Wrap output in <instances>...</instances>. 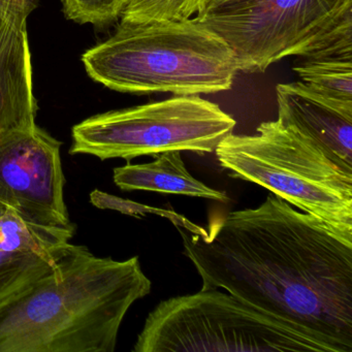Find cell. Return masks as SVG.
I'll list each match as a JSON object with an SVG mask.
<instances>
[{
	"label": "cell",
	"instance_id": "cell-1",
	"mask_svg": "<svg viewBox=\"0 0 352 352\" xmlns=\"http://www.w3.org/2000/svg\"><path fill=\"white\" fill-rule=\"evenodd\" d=\"M203 281L352 352V243L310 214L269 195L192 230L177 226Z\"/></svg>",
	"mask_w": 352,
	"mask_h": 352
},
{
	"label": "cell",
	"instance_id": "cell-2",
	"mask_svg": "<svg viewBox=\"0 0 352 352\" xmlns=\"http://www.w3.org/2000/svg\"><path fill=\"white\" fill-rule=\"evenodd\" d=\"M139 256L72 244L54 270L0 302V352H113L125 315L151 292Z\"/></svg>",
	"mask_w": 352,
	"mask_h": 352
},
{
	"label": "cell",
	"instance_id": "cell-3",
	"mask_svg": "<svg viewBox=\"0 0 352 352\" xmlns=\"http://www.w3.org/2000/svg\"><path fill=\"white\" fill-rule=\"evenodd\" d=\"M98 83L123 94L201 96L226 91L239 73L230 47L199 20L123 23L86 51Z\"/></svg>",
	"mask_w": 352,
	"mask_h": 352
},
{
	"label": "cell",
	"instance_id": "cell-4",
	"mask_svg": "<svg viewBox=\"0 0 352 352\" xmlns=\"http://www.w3.org/2000/svg\"><path fill=\"white\" fill-rule=\"evenodd\" d=\"M215 153L230 176L267 189L352 243V172L296 127L267 121L253 135L230 133Z\"/></svg>",
	"mask_w": 352,
	"mask_h": 352
},
{
	"label": "cell",
	"instance_id": "cell-5",
	"mask_svg": "<svg viewBox=\"0 0 352 352\" xmlns=\"http://www.w3.org/2000/svg\"><path fill=\"white\" fill-rule=\"evenodd\" d=\"M195 19L223 38L243 73L288 56H352V0H236Z\"/></svg>",
	"mask_w": 352,
	"mask_h": 352
},
{
	"label": "cell",
	"instance_id": "cell-6",
	"mask_svg": "<svg viewBox=\"0 0 352 352\" xmlns=\"http://www.w3.org/2000/svg\"><path fill=\"white\" fill-rule=\"evenodd\" d=\"M135 352H338L324 340L219 289L160 302L146 319Z\"/></svg>",
	"mask_w": 352,
	"mask_h": 352
},
{
	"label": "cell",
	"instance_id": "cell-7",
	"mask_svg": "<svg viewBox=\"0 0 352 352\" xmlns=\"http://www.w3.org/2000/svg\"><path fill=\"white\" fill-rule=\"evenodd\" d=\"M236 120L199 96H175L162 102L89 117L72 129L69 153L100 160L158 156L164 152L203 154L234 133Z\"/></svg>",
	"mask_w": 352,
	"mask_h": 352
},
{
	"label": "cell",
	"instance_id": "cell-8",
	"mask_svg": "<svg viewBox=\"0 0 352 352\" xmlns=\"http://www.w3.org/2000/svg\"><path fill=\"white\" fill-rule=\"evenodd\" d=\"M60 149V142L36 124L0 135V203L32 223H73Z\"/></svg>",
	"mask_w": 352,
	"mask_h": 352
},
{
	"label": "cell",
	"instance_id": "cell-9",
	"mask_svg": "<svg viewBox=\"0 0 352 352\" xmlns=\"http://www.w3.org/2000/svg\"><path fill=\"white\" fill-rule=\"evenodd\" d=\"M40 0H0V135L36 124L28 21Z\"/></svg>",
	"mask_w": 352,
	"mask_h": 352
},
{
	"label": "cell",
	"instance_id": "cell-10",
	"mask_svg": "<svg viewBox=\"0 0 352 352\" xmlns=\"http://www.w3.org/2000/svg\"><path fill=\"white\" fill-rule=\"evenodd\" d=\"M76 228L32 223L10 208L0 213V302L54 270Z\"/></svg>",
	"mask_w": 352,
	"mask_h": 352
},
{
	"label": "cell",
	"instance_id": "cell-11",
	"mask_svg": "<svg viewBox=\"0 0 352 352\" xmlns=\"http://www.w3.org/2000/svg\"><path fill=\"white\" fill-rule=\"evenodd\" d=\"M276 96L280 121L296 127L352 172V104L325 98L302 82L279 84Z\"/></svg>",
	"mask_w": 352,
	"mask_h": 352
},
{
	"label": "cell",
	"instance_id": "cell-12",
	"mask_svg": "<svg viewBox=\"0 0 352 352\" xmlns=\"http://www.w3.org/2000/svg\"><path fill=\"white\" fill-rule=\"evenodd\" d=\"M114 183L123 191L145 190L164 195L203 197L228 203L223 191L211 188L195 179L185 166L180 151L164 152L148 164L114 168Z\"/></svg>",
	"mask_w": 352,
	"mask_h": 352
},
{
	"label": "cell",
	"instance_id": "cell-13",
	"mask_svg": "<svg viewBox=\"0 0 352 352\" xmlns=\"http://www.w3.org/2000/svg\"><path fill=\"white\" fill-rule=\"evenodd\" d=\"M302 83L313 91L352 104V56L308 58L300 57L294 65Z\"/></svg>",
	"mask_w": 352,
	"mask_h": 352
},
{
	"label": "cell",
	"instance_id": "cell-14",
	"mask_svg": "<svg viewBox=\"0 0 352 352\" xmlns=\"http://www.w3.org/2000/svg\"><path fill=\"white\" fill-rule=\"evenodd\" d=\"M206 3L207 0H127L121 22L186 21L201 14Z\"/></svg>",
	"mask_w": 352,
	"mask_h": 352
},
{
	"label": "cell",
	"instance_id": "cell-15",
	"mask_svg": "<svg viewBox=\"0 0 352 352\" xmlns=\"http://www.w3.org/2000/svg\"><path fill=\"white\" fill-rule=\"evenodd\" d=\"M65 17L80 24L106 26L120 18L124 0H61Z\"/></svg>",
	"mask_w": 352,
	"mask_h": 352
},
{
	"label": "cell",
	"instance_id": "cell-16",
	"mask_svg": "<svg viewBox=\"0 0 352 352\" xmlns=\"http://www.w3.org/2000/svg\"><path fill=\"white\" fill-rule=\"evenodd\" d=\"M90 203L98 209L115 210V211L129 214V215H138V214H143L151 210L138 205L133 201L109 195V193L98 190V189H96L90 193Z\"/></svg>",
	"mask_w": 352,
	"mask_h": 352
},
{
	"label": "cell",
	"instance_id": "cell-17",
	"mask_svg": "<svg viewBox=\"0 0 352 352\" xmlns=\"http://www.w3.org/2000/svg\"><path fill=\"white\" fill-rule=\"evenodd\" d=\"M234 1H236V0H207L203 11L197 16L203 15V14L208 13V12L212 11V10L217 9V8L228 5V3H234Z\"/></svg>",
	"mask_w": 352,
	"mask_h": 352
},
{
	"label": "cell",
	"instance_id": "cell-18",
	"mask_svg": "<svg viewBox=\"0 0 352 352\" xmlns=\"http://www.w3.org/2000/svg\"><path fill=\"white\" fill-rule=\"evenodd\" d=\"M6 209H7V207H6L5 205H3V204L0 203V213H3Z\"/></svg>",
	"mask_w": 352,
	"mask_h": 352
},
{
	"label": "cell",
	"instance_id": "cell-19",
	"mask_svg": "<svg viewBox=\"0 0 352 352\" xmlns=\"http://www.w3.org/2000/svg\"><path fill=\"white\" fill-rule=\"evenodd\" d=\"M127 0H124V5H125V3H126Z\"/></svg>",
	"mask_w": 352,
	"mask_h": 352
}]
</instances>
